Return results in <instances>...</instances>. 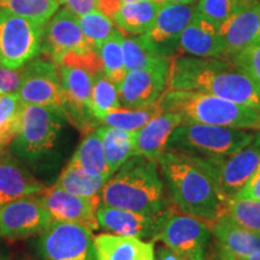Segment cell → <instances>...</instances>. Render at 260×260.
Returning a JSON list of instances; mask_svg holds the SVG:
<instances>
[{
    "label": "cell",
    "mask_w": 260,
    "mask_h": 260,
    "mask_svg": "<svg viewBox=\"0 0 260 260\" xmlns=\"http://www.w3.org/2000/svg\"><path fill=\"white\" fill-rule=\"evenodd\" d=\"M168 88L212 94L260 111V83L228 58L172 57Z\"/></svg>",
    "instance_id": "6da1fadb"
},
{
    "label": "cell",
    "mask_w": 260,
    "mask_h": 260,
    "mask_svg": "<svg viewBox=\"0 0 260 260\" xmlns=\"http://www.w3.org/2000/svg\"><path fill=\"white\" fill-rule=\"evenodd\" d=\"M157 162L178 210L209 224L223 213L226 201L197 158L165 151Z\"/></svg>",
    "instance_id": "7a4b0ae2"
},
{
    "label": "cell",
    "mask_w": 260,
    "mask_h": 260,
    "mask_svg": "<svg viewBox=\"0 0 260 260\" xmlns=\"http://www.w3.org/2000/svg\"><path fill=\"white\" fill-rule=\"evenodd\" d=\"M107 206L157 216L169 206L158 162L144 155L130 157L100 191Z\"/></svg>",
    "instance_id": "3957f363"
},
{
    "label": "cell",
    "mask_w": 260,
    "mask_h": 260,
    "mask_svg": "<svg viewBox=\"0 0 260 260\" xmlns=\"http://www.w3.org/2000/svg\"><path fill=\"white\" fill-rule=\"evenodd\" d=\"M161 112L178 113L182 124H207L260 132V111L197 90L167 89L157 102Z\"/></svg>",
    "instance_id": "277c9868"
},
{
    "label": "cell",
    "mask_w": 260,
    "mask_h": 260,
    "mask_svg": "<svg viewBox=\"0 0 260 260\" xmlns=\"http://www.w3.org/2000/svg\"><path fill=\"white\" fill-rule=\"evenodd\" d=\"M255 130L207 124H180L172 132L167 151L194 158L225 157L239 152L255 136Z\"/></svg>",
    "instance_id": "5b68a950"
},
{
    "label": "cell",
    "mask_w": 260,
    "mask_h": 260,
    "mask_svg": "<svg viewBox=\"0 0 260 260\" xmlns=\"http://www.w3.org/2000/svg\"><path fill=\"white\" fill-rule=\"evenodd\" d=\"M65 115L53 107L24 105L19 126L11 142L12 152L25 161H38L56 146Z\"/></svg>",
    "instance_id": "8992f818"
},
{
    "label": "cell",
    "mask_w": 260,
    "mask_h": 260,
    "mask_svg": "<svg viewBox=\"0 0 260 260\" xmlns=\"http://www.w3.org/2000/svg\"><path fill=\"white\" fill-rule=\"evenodd\" d=\"M211 239L209 223L183 213L172 204L158 214L152 242L161 241L188 260H206Z\"/></svg>",
    "instance_id": "52a82bcc"
},
{
    "label": "cell",
    "mask_w": 260,
    "mask_h": 260,
    "mask_svg": "<svg viewBox=\"0 0 260 260\" xmlns=\"http://www.w3.org/2000/svg\"><path fill=\"white\" fill-rule=\"evenodd\" d=\"M45 25L0 6V65L18 70L41 51Z\"/></svg>",
    "instance_id": "ba28073f"
},
{
    "label": "cell",
    "mask_w": 260,
    "mask_h": 260,
    "mask_svg": "<svg viewBox=\"0 0 260 260\" xmlns=\"http://www.w3.org/2000/svg\"><path fill=\"white\" fill-rule=\"evenodd\" d=\"M212 178L223 199H234L260 164V132L236 153L217 158H197Z\"/></svg>",
    "instance_id": "9c48e42d"
},
{
    "label": "cell",
    "mask_w": 260,
    "mask_h": 260,
    "mask_svg": "<svg viewBox=\"0 0 260 260\" xmlns=\"http://www.w3.org/2000/svg\"><path fill=\"white\" fill-rule=\"evenodd\" d=\"M38 248L42 260H96L92 230L77 223L52 220Z\"/></svg>",
    "instance_id": "30bf717a"
},
{
    "label": "cell",
    "mask_w": 260,
    "mask_h": 260,
    "mask_svg": "<svg viewBox=\"0 0 260 260\" xmlns=\"http://www.w3.org/2000/svg\"><path fill=\"white\" fill-rule=\"evenodd\" d=\"M21 86L18 96L24 105L53 107L64 113L65 95L59 65L50 58L31 59L19 69Z\"/></svg>",
    "instance_id": "8fae6325"
},
{
    "label": "cell",
    "mask_w": 260,
    "mask_h": 260,
    "mask_svg": "<svg viewBox=\"0 0 260 260\" xmlns=\"http://www.w3.org/2000/svg\"><path fill=\"white\" fill-rule=\"evenodd\" d=\"M170 59L145 68L128 71L118 84L119 102L125 109H145L157 104L167 90Z\"/></svg>",
    "instance_id": "7c38bea8"
},
{
    "label": "cell",
    "mask_w": 260,
    "mask_h": 260,
    "mask_svg": "<svg viewBox=\"0 0 260 260\" xmlns=\"http://www.w3.org/2000/svg\"><path fill=\"white\" fill-rule=\"evenodd\" d=\"M41 51L59 65L67 54L88 53L98 50L84 37L76 16L63 9L58 10L45 25Z\"/></svg>",
    "instance_id": "4fadbf2b"
},
{
    "label": "cell",
    "mask_w": 260,
    "mask_h": 260,
    "mask_svg": "<svg viewBox=\"0 0 260 260\" xmlns=\"http://www.w3.org/2000/svg\"><path fill=\"white\" fill-rule=\"evenodd\" d=\"M52 218L40 198L29 195L0 206V236L10 240L41 234Z\"/></svg>",
    "instance_id": "5bb4252c"
},
{
    "label": "cell",
    "mask_w": 260,
    "mask_h": 260,
    "mask_svg": "<svg viewBox=\"0 0 260 260\" xmlns=\"http://www.w3.org/2000/svg\"><path fill=\"white\" fill-rule=\"evenodd\" d=\"M213 245L209 247L206 260H242L260 249V234L220 216L210 224Z\"/></svg>",
    "instance_id": "9a60e30c"
},
{
    "label": "cell",
    "mask_w": 260,
    "mask_h": 260,
    "mask_svg": "<svg viewBox=\"0 0 260 260\" xmlns=\"http://www.w3.org/2000/svg\"><path fill=\"white\" fill-rule=\"evenodd\" d=\"M40 200L52 220L77 223L93 230L99 229L98 207L100 205V195L98 197H80L69 193L61 188L53 186L40 194Z\"/></svg>",
    "instance_id": "2e32d148"
},
{
    "label": "cell",
    "mask_w": 260,
    "mask_h": 260,
    "mask_svg": "<svg viewBox=\"0 0 260 260\" xmlns=\"http://www.w3.org/2000/svg\"><path fill=\"white\" fill-rule=\"evenodd\" d=\"M195 8L191 4L167 3L161 5L154 23L146 37L160 50L165 56L171 57L177 51L180 35L193 18Z\"/></svg>",
    "instance_id": "e0dca14e"
},
{
    "label": "cell",
    "mask_w": 260,
    "mask_h": 260,
    "mask_svg": "<svg viewBox=\"0 0 260 260\" xmlns=\"http://www.w3.org/2000/svg\"><path fill=\"white\" fill-rule=\"evenodd\" d=\"M224 58L239 53L260 39V3L236 11L219 27Z\"/></svg>",
    "instance_id": "ac0fdd59"
},
{
    "label": "cell",
    "mask_w": 260,
    "mask_h": 260,
    "mask_svg": "<svg viewBox=\"0 0 260 260\" xmlns=\"http://www.w3.org/2000/svg\"><path fill=\"white\" fill-rule=\"evenodd\" d=\"M177 51L183 56L224 58L219 28L194 12L193 18L180 35Z\"/></svg>",
    "instance_id": "d6986e66"
},
{
    "label": "cell",
    "mask_w": 260,
    "mask_h": 260,
    "mask_svg": "<svg viewBox=\"0 0 260 260\" xmlns=\"http://www.w3.org/2000/svg\"><path fill=\"white\" fill-rule=\"evenodd\" d=\"M99 228L116 235L133 236L138 239H153L158 214L151 216L135 211L119 209L100 204L98 207Z\"/></svg>",
    "instance_id": "ffe728a7"
},
{
    "label": "cell",
    "mask_w": 260,
    "mask_h": 260,
    "mask_svg": "<svg viewBox=\"0 0 260 260\" xmlns=\"http://www.w3.org/2000/svg\"><path fill=\"white\" fill-rule=\"evenodd\" d=\"M182 124L178 113L161 112L136 132L135 154L157 161L162 152L167 151L169 139L175 129Z\"/></svg>",
    "instance_id": "44dd1931"
},
{
    "label": "cell",
    "mask_w": 260,
    "mask_h": 260,
    "mask_svg": "<svg viewBox=\"0 0 260 260\" xmlns=\"http://www.w3.org/2000/svg\"><path fill=\"white\" fill-rule=\"evenodd\" d=\"M96 260H154L153 242L133 236L100 234L94 237Z\"/></svg>",
    "instance_id": "7402d4cb"
},
{
    "label": "cell",
    "mask_w": 260,
    "mask_h": 260,
    "mask_svg": "<svg viewBox=\"0 0 260 260\" xmlns=\"http://www.w3.org/2000/svg\"><path fill=\"white\" fill-rule=\"evenodd\" d=\"M46 189L42 182L16 162L0 160V206L29 195H40Z\"/></svg>",
    "instance_id": "603a6c76"
},
{
    "label": "cell",
    "mask_w": 260,
    "mask_h": 260,
    "mask_svg": "<svg viewBox=\"0 0 260 260\" xmlns=\"http://www.w3.org/2000/svg\"><path fill=\"white\" fill-rule=\"evenodd\" d=\"M159 9L160 5L153 0L123 3L112 19L122 34L141 35L152 28Z\"/></svg>",
    "instance_id": "cb8c5ba5"
},
{
    "label": "cell",
    "mask_w": 260,
    "mask_h": 260,
    "mask_svg": "<svg viewBox=\"0 0 260 260\" xmlns=\"http://www.w3.org/2000/svg\"><path fill=\"white\" fill-rule=\"evenodd\" d=\"M96 133L102 139L107 165L113 175L130 157L135 155L136 132L100 125Z\"/></svg>",
    "instance_id": "d4e9b609"
},
{
    "label": "cell",
    "mask_w": 260,
    "mask_h": 260,
    "mask_svg": "<svg viewBox=\"0 0 260 260\" xmlns=\"http://www.w3.org/2000/svg\"><path fill=\"white\" fill-rule=\"evenodd\" d=\"M122 48L126 71L145 69L171 58L165 56L146 34L123 37Z\"/></svg>",
    "instance_id": "484cf974"
},
{
    "label": "cell",
    "mask_w": 260,
    "mask_h": 260,
    "mask_svg": "<svg viewBox=\"0 0 260 260\" xmlns=\"http://www.w3.org/2000/svg\"><path fill=\"white\" fill-rule=\"evenodd\" d=\"M107 180L109 178L102 175L92 174L69 161L67 168L61 171L54 186L80 197L90 198L100 195Z\"/></svg>",
    "instance_id": "4316f807"
},
{
    "label": "cell",
    "mask_w": 260,
    "mask_h": 260,
    "mask_svg": "<svg viewBox=\"0 0 260 260\" xmlns=\"http://www.w3.org/2000/svg\"><path fill=\"white\" fill-rule=\"evenodd\" d=\"M70 162L92 174L102 175V176L110 178L112 176L107 165L102 139L95 132L88 133L86 138L82 140L77 151L75 152Z\"/></svg>",
    "instance_id": "83f0119b"
},
{
    "label": "cell",
    "mask_w": 260,
    "mask_h": 260,
    "mask_svg": "<svg viewBox=\"0 0 260 260\" xmlns=\"http://www.w3.org/2000/svg\"><path fill=\"white\" fill-rule=\"evenodd\" d=\"M123 34L115 29L109 38L98 47V53L102 58L103 70L113 83L118 86L128 74L124 64V54L122 48Z\"/></svg>",
    "instance_id": "f1b7e54d"
},
{
    "label": "cell",
    "mask_w": 260,
    "mask_h": 260,
    "mask_svg": "<svg viewBox=\"0 0 260 260\" xmlns=\"http://www.w3.org/2000/svg\"><path fill=\"white\" fill-rule=\"evenodd\" d=\"M116 109H121L118 87L107 77L104 70L94 74L90 111L96 122Z\"/></svg>",
    "instance_id": "f546056e"
},
{
    "label": "cell",
    "mask_w": 260,
    "mask_h": 260,
    "mask_svg": "<svg viewBox=\"0 0 260 260\" xmlns=\"http://www.w3.org/2000/svg\"><path fill=\"white\" fill-rule=\"evenodd\" d=\"M161 113L157 104L153 106L145 107V109H116L109 112L107 115L98 121L100 125L112 126V128H119L130 132H138L151 121L153 117Z\"/></svg>",
    "instance_id": "4dcf8cb0"
},
{
    "label": "cell",
    "mask_w": 260,
    "mask_h": 260,
    "mask_svg": "<svg viewBox=\"0 0 260 260\" xmlns=\"http://www.w3.org/2000/svg\"><path fill=\"white\" fill-rule=\"evenodd\" d=\"M22 107L18 93L0 95V151L11 144L17 134Z\"/></svg>",
    "instance_id": "1f68e13d"
},
{
    "label": "cell",
    "mask_w": 260,
    "mask_h": 260,
    "mask_svg": "<svg viewBox=\"0 0 260 260\" xmlns=\"http://www.w3.org/2000/svg\"><path fill=\"white\" fill-rule=\"evenodd\" d=\"M60 5V0H8L3 6L12 14L46 25Z\"/></svg>",
    "instance_id": "d6a6232c"
},
{
    "label": "cell",
    "mask_w": 260,
    "mask_h": 260,
    "mask_svg": "<svg viewBox=\"0 0 260 260\" xmlns=\"http://www.w3.org/2000/svg\"><path fill=\"white\" fill-rule=\"evenodd\" d=\"M222 214L240 226L260 234V200L234 198L226 201Z\"/></svg>",
    "instance_id": "836d02e7"
},
{
    "label": "cell",
    "mask_w": 260,
    "mask_h": 260,
    "mask_svg": "<svg viewBox=\"0 0 260 260\" xmlns=\"http://www.w3.org/2000/svg\"><path fill=\"white\" fill-rule=\"evenodd\" d=\"M77 21H79L84 37L96 50L115 30L111 18L107 17L106 15L98 11V10L80 16V17H77Z\"/></svg>",
    "instance_id": "e575fe53"
},
{
    "label": "cell",
    "mask_w": 260,
    "mask_h": 260,
    "mask_svg": "<svg viewBox=\"0 0 260 260\" xmlns=\"http://www.w3.org/2000/svg\"><path fill=\"white\" fill-rule=\"evenodd\" d=\"M239 10V0H198L195 12L219 28Z\"/></svg>",
    "instance_id": "d590c367"
},
{
    "label": "cell",
    "mask_w": 260,
    "mask_h": 260,
    "mask_svg": "<svg viewBox=\"0 0 260 260\" xmlns=\"http://www.w3.org/2000/svg\"><path fill=\"white\" fill-rule=\"evenodd\" d=\"M260 83V39L252 46L228 58Z\"/></svg>",
    "instance_id": "8d00e7d4"
},
{
    "label": "cell",
    "mask_w": 260,
    "mask_h": 260,
    "mask_svg": "<svg viewBox=\"0 0 260 260\" xmlns=\"http://www.w3.org/2000/svg\"><path fill=\"white\" fill-rule=\"evenodd\" d=\"M21 86V71L8 69L0 65V93H18Z\"/></svg>",
    "instance_id": "74e56055"
},
{
    "label": "cell",
    "mask_w": 260,
    "mask_h": 260,
    "mask_svg": "<svg viewBox=\"0 0 260 260\" xmlns=\"http://www.w3.org/2000/svg\"><path fill=\"white\" fill-rule=\"evenodd\" d=\"M60 3L76 17L96 10V0H60Z\"/></svg>",
    "instance_id": "f35d334b"
},
{
    "label": "cell",
    "mask_w": 260,
    "mask_h": 260,
    "mask_svg": "<svg viewBox=\"0 0 260 260\" xmlns=\"http://www.w3.org/2000/svg\"><path fill=\"white\" fill-rule=\"evenodd\" d=\"M235 198H248V199L260 200V164L253 176L246 183V186L239 191Z\"/></svg>",
    "instance_id": "ab89813d"
},
{
    "label": "cell",
    "mask_w": 260,
    "mask_h": 260,
    "mask_svg": "<svg viewBox=\"0 0 260 260\" xmlns=\"http://www.w3.org/2000/svg\"><path fill=\"white\" fill-rule=\"evenodd\" d=\"M198 0H168V3H178V4H194Z\"/></svg>",
    "instance_id": "60d3db41"
},
{
    "label": "cell",
    "mask_w": 260,
    "mask_h": 260,
    "mask_svg": "<svg viewBox=\"0 0 260 260\" xmlns=\"http://www.w3.org/2000/svg\"><path fill=\"white\" fill-rule=\"evenodd\" d=\"M242 260H260V249H259V251L253 253V254L248 255L247 258L242 259Z\"/></svg>",
    "instance_id": "b9f144b4"
},
{
    "label": "cell",
    "mask_w": 260,
    "mask_h": 260,
    "mask_svg": "<svg viewBox=\"0 0 260 260\" xmlns=\"http://www.w3.org/2000/svg\"><path fill=\"white\" fill-rule=\"evenodd\" d=\"M122 3H134V2H139V0H121Z\"/></svg>",
    "instance_id": "7bdbcfd3"
},
{
    "label": "cell",
    "mask_w": 260,
    "mask_h": 260,
    "mask_svg": "<svg viewBox=\"0 0 260 260\" xmlns=\"http://www.w3.org/2000/svg\"><path fill=\"white\" fill-rule=\"evenodd\" d=\"M6 2H8V0H0V6H3V5H4Z\"/></svg>",
    "instance_id": "ee69618b"
},
{
    "label": "cell",
    "mask_w": 260,
    "mask_h": 260,
    "mask_svg": "<svg viewBox=\"0 0 260 260\" xmlns=\"http://www.w3.org/2000/svg\"><path fill=\"white\" fill-rule=\"evenodd\" d=\"M180 260H188V259H186V258H184V256H182V255H181V258H180Z\"/></svg>",
    "instance_id": "f6af8a7d"
},
{
    "label": "cell",
    "mask_w": 260,
    "mask_h": 260,
    "mask_svg": "<svg viewBox=\"0 0 260 260\" xmlns=\"http://www.w3.org/2000/svg\"><path fill=\"white\" fill-rule=\"evenodd\" d=\"M19 260H29V259H19Z\"/></svg>",
    "instance_id": "bcb514c9"
}]
</instances>
